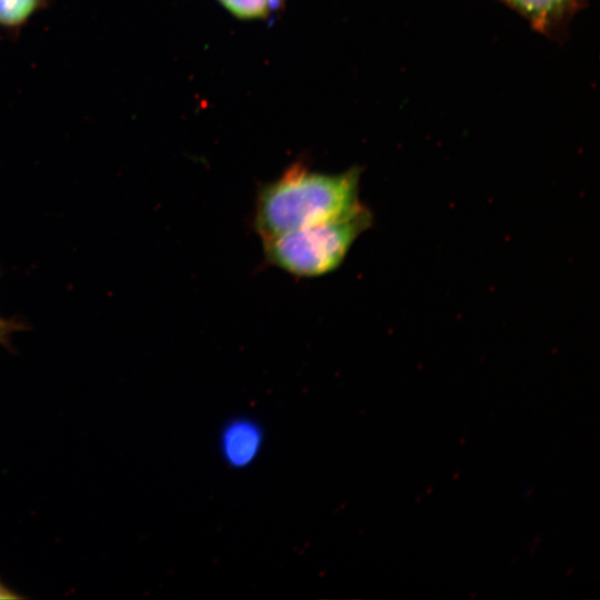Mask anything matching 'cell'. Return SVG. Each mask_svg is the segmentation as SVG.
I'll use <instances>...</instances> for the list:
<instances>
[{
  "mask_svg": "<svg viewBox=\"0 0 600 600\" xmlns=\"http://www.w3.org/2000/svg\"><path fill=\"white\" fill-rule=\"evenodd\" d=\"M361 170L339 173L293 163L256 193L253 228L261 239L346 217L364 206L359 198Z\"/></svg>",
  "mask_w": 600,
  "mask_h": 600,
  "instance_id": "obj_1",
  "label": "cell"
},
{
  "mask_svg": "<svg viewBox=\"0 0 600 600\" xmlns=\"http://www.w3.org/2000/svg\"><path fill=\"white\" fill-rule=\"evenodd\" d=\"M372 223L367 207L318 224L261 239L266 262L297 278H317L337 270L354 241Z\"/></svg>",
  "mask_w": 600,
  "mask_h": 600,
  "instance_id": "obj_2",
  "label": "cell"
},
{
  "mask_svg": "<svg viewBox=\"0 0 600 600\" xmlns=\"http://www.w3.org/2000/svg\"><path fill=\"white\" fill-rule=\"evenodd\" d=\"M263 443L261 427L249 418L227 422L220 434V451L226 463L234 469L250 466L259 456Z\"/></svg>",
  "mask_w": 600,
  "mask_h": 600,
  "instance_id": "obj_3",
  "label": "cell"
},
{
  "mask_svg": "<svg viewBox=\"0 0 600 600\" xmlns=\"http://www.w3.org/2000/svg\"><path fill=\"white\" fill-rule=\"evenodd\" d=\"M526 18L538 31L560 28L581 6V0H501Z\"/></svg>",
  "mask_w": 600,
  "mask_h": 600,
  "instance_id": "obj_4",
  "label": "cell"
},
{
  "mask_svg": "<svg viewBox=\"0 0 600 600\" xmlns=\"http://www.w3.org/2000/svg\"><path fill=\"white\" fill-rule=\"evenodd\" d=\"M51 0H0V30L19 31L29 20L50 4Z\"/></svg>",
  "mask_w": 600,
  "mask_h": 600,
  "instance_id": "obj_5",
  "label": "cell"
},
{
  "mask_svg": "<svg viewBox=\"0 0 600 600\" xmlns=\"http://www.w3.org/2000/svg\"><path fill=\"white\" fill-rule=\"evenodd\" d=\"M228 11L241 19H260L272 7V0H218Z\"/></svg>",
  "mask_w": 600,
  "mask_h": 600,
  "instance_id": "obj_6",
  "label": "cell"
},
{
  "mask_svg": "<svg viewBox=\"0 0 600 600\" xmlns=\"http://www.w3.org/2000/svg\"><path fill=\"white\" fill-rule=\"evenodd\" d=\"M19 598L11 590L7 589L2 583H0V599H16Z\"/></svg>",
  "mask_w": 600,
  "mask_h": 600,
  "instance_id": "obj_7",
  "label": "cell"
}]
</instances>
